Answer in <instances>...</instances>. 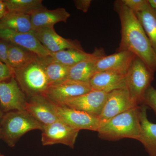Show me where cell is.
<instances>
[{
	"mask_svg": "<svg viewBox=\"0 0 156 156\" xmlns=\"http://www.w3.org/2000/svg\"><path fill=\"white\" fill-rule=\"evenodd\" d=\"M114 9L119 15L121 27V41L116 52L134 53L155 73L156 53L135 13L122 0L115 1Z\"/></svg>",
	"mask_w": 156,
	"mask_h": 156,
	"instance_id": "6da1fadb",
	"label": "cell"
},
{
	"mask_svg": "<svg viewBox=\"0 0 156 156\" xmlns=\"http://www.w3.org/2000/svg\"><path fill=\"white\" fill-rule=\"evenodd\" d=\"M135 14L156 53V10L149 3L143 10Z\"/></svg>",
	"mask_w": 156,
	"mask_h": 156,
	"instance_id": "44dd1931",
	"label": "cell"
},
{
	"mask_svg": "<svg viewBox=\"0 0 156 156\" xmlns=\"http://www.w3.org/2000/svg\"><path fill=\"white\" fill-rule=\"evenodd\" d=\"M143 104L149 106L156 114V89L152 86L149 87L146 92Z\"/></svg>",
	"mask_w": 156,
	"mask_h": 156,
	"instance_id": "484cf974",
	"label": "cell"
},
{
	"mask_svg": "<svg viewBox=\"0 0 156 156\" xmlns=\"http://www.w3.org/2000/svg\"><path fill=\"white\" fill-rule=\"evenodd\" d=\"M9 44L8 42L0 40V61L7 65H8V56Z\"/></svg>",
	"mask_w": 156,
	"mask_h": 156,
	"instance_id": "f1b7e54d",
	"label": "cell"
},
{
	"mask_svg": "<svg viewBox=\"0 0 156 156\" xmlns=\"http://www.w3.org/2000/svg\"><path fill=\"white\" fill-rule=\"evenodd\" d=\"M0 28L7 29L21 33H32L30 15L7 12L0 20Z\"/></svg>",
	"mask_w": 156,
	"mask_h": 156,
	"instance_id": "ffe728a7",
	"label": "cell"
},
{
	"mask_svg": "<svg viewBox=\"0 0 156 156\" xmlns=\"http://www.w3.org/2000/svg\"><path fill=\"white\" fill-rule=\"evenodd\" d=\"M27 101L26 95L14 76L0 83V106L4 113L25 110Z\"/></svg>",
	"mask_w": 156,
	"mask_h": 156,
	"instance_id": "9c48e42d",
	"label": "cell"
},
{
	"mask_svg": "<svg viewBox=\"0 0 156 156\" xmlns=\"http://www.w3.org/2000/svg\"><path fill=\"white\" fill-rule=\"evenodd\" d=\"M0 40L30 50L41 58L50 56V52L46 50L32 33H21L0 28Z\"/></svg>",
	"mask_w": 156,
	"mask_h": 156,
	"instance_id": "5bb4252c",
	"label": "cell"
},
{
	"mask_svg": "<svg viewBox=\"0 0 156 156\" xmlns=\"http://www.w3.org/2000/svg\"><path fill=\"white\" fill-rule=\"evenodd\" d=\"M0 139H1V127H0ZM2 154L1 153H0V155Z\"/></svg>",
	"mask_w": 156,
	"mask_h": 156,
	"instance_id": "836d02e7",
	"label": "cell"
},
{
	"mask_svg": "<svg viewBox=\"0 0 156 156\" xmlns=\"http://www.w3.org/2000/svg\"><path fill=\"white\" fill-rule=\"evenodd\" d=\"M105 55L103 48H95L92 56L70 68L67 79L89 83L97 61Z\"/></svg>",
	"mask_w": 156,
	"mask_h": 156,
	"instance_id": "ac0fdd59",
	"label": "cell"
},
{
	"mask_svg": "<svg viewBox=\"0 0 156 156\" xmlns=\"http://www.w3.org/2000/svg\"><path fill=\"white\" fill-rule=\"evenodd\" d=\"M92 53H86L84 50L67 49L50 53V56L54 61L71 67L92 56Z\"/></svg>",
	"mask_w": 156,
	"mask_h": 156,
	"instance_id": "cb8c5ba5",
	"label": "cell"
},
{
	"mask_svg": "<svg viewBox=\"0 0 156 156\" xmlns=\"http://www.w3.org/2000/svg\"><path fill=\"white\" fill-rule=\"evenodd\" d=\"M126 75L113 71H104L94 74L90 81L92 90L108 93L117 89L126 88Z\"/></svg>",
	"mask_w": 156,
	"mask_h": 156,
	"instance_id": "9a60e30c",
	"label": "cell"
},
{
	"mask_svg": "<svg viewBox=\"0 0 156 156\" xmlns=\"http://www.w3.org/2000/svg\"><path fill=\"white\" fill-rule=\"evenodd\" d=\"M0 156H4V155L1 154V155H0Z\"/></svg>",
	"mask_w": 156,
	"mask_h": 156,
	"instance_id": "e575fe53",
	"label": "cell"
},
{
	"mask_svg": "<svg viewBox=\"0 0 156 156\" xmlns=\"http://www.w3.org/2000/svg\"><path fill=\"white\" fill-rule=\"evenodd\" d=\"M92 1L91 0H75L73 1L75 6L78 10H80L84 13H87L89 11Z\"/></svg>",
	"mask_w": 156,
	"mask_h": 156,
	"instance_id": "f546056e",
	"label": "cell"
},
{
	"mask_svg": "<svg viewBox=\"0 0 156 156\" xmlns=\"http://www.w3.org/2000/svg\"><path fill=\"white\" fill-rule=\"evenodd\" d=\"M136 55L127 51L103 56L95 65L94 73L104 71H113L126 75Z\"/></svg>",
	"mask_w": 156,
	"mask_h": 156,
	"instance_id": "2e32d148",
	"label": "cell"
},
{
	"mask_svg": "<svg viewBox=\"0 0 156 156\" xmlns=\"http://www.w3.org/2000/svg\"><path fill=\"white\" fill-rule=\"evenodd\" d=\"M151 7L156 10V0H148Z\"/></svg>",
	"mask_w": 156,
	"mask_h": 156,
	"instance_id": "1f68e13d",
	"label": "cell"
},
{
	"mask_svg": "<svg viewBox=\"0 0 156 156\" xmlns=\"http://www.w3.org/2000/svg\"><path fill=\"white\" fill-rule=\"evenodd\" d=\"M138 106L131 99L126 88L117 89L108 93L98 119L100 125L117 115Z\"/></svg>",
	"mask_w": 156,
	"mask_h": 156,
	"instance_id": "8fae6325",
	"label": "cell"
},
{
	"mask_svg": "<svg viewBox=\"0 0 156 156\" xmlns=\"http://www.w3.org/2000/svg\"><path fill=\"white\" fill-rule=\"evenodd\" d=\"M25 110L43 126L50 125L59 120L54 109V103L44 95L30 98L27 102Z\"/></svg>",
	"mask_w": 156,
	"mask_h": 156,
	"instance_id": "4fadbf2b",
	"label": "cell"
},
{
	"mask_svg": "<svg viewBox=\"0 0 156 156\" xmlns=\"http://www.w3.org/2000/svg\"><path fill=\"white\" fill-rule=\"evenodd\" d=\"M7 12L31 15L44 8L42 0H3Z\"/></svg>",
	"mask_w": 156,
	"mask_h": 156,
	"instance_id": "d4e9b609",
	"label": "cell"
},
{
	"mask_svg": "<svg viewBox=\"0 0 156 156\" xmlns=\"http://www.w3.org/2000/svg\"><path fill=\"white\" fill-rule=\"evenodd\" d=\"M41 58L50 86L67 79L70 67L54 61L50 56Z\"/></svg>",
	"mask_w": 156,
	"mask_h": 156,
	"instance_id": "603a6c76",
	"label": "cell"
},
{
	"mask_svg": "<svg viewBox=\"0 0 156 156\" xmlns=\"http://www.w3.org/2000/svg\"><path fill=\"white\" fill-rule=\"evenodd\" d=\"M92 90L89 83L66 79L49 86L44 94L53 103L62 105L69 98L77 97Z\"/></svg>",
	"mask_w": 156,
	"mask_h": 156,
	"instance_id": "8992f818",
	"label": "cell"
},
{
	"mask_svg": "<svg viewBox=\"0 0 156 156\" xmlns=\"http://www.w3.org/2000/svg\"><path fill=\"white\" fill-rule=\"evenodd\" d=\"M13 71L20 87L29 97L44 95L50 86L40 57L24 67Z\"/></svg>",
	"mask_w": 156,
	"mask_h": 156,
	"instance_id": "277c9868",
	"label": "cell"
},
{
	"mask_svg": "<svg viewBox=\"0 0 156 156\" xmlns=\"http://www.w3.org/2000/svg\"><path fill=\"white\" fill-rule=\"evenodd\" d=\"M7 12L5 5L3 0H0V20Z\"/></svg>",
	"mask_w": 156,
	"mask_h": 156,
	"instance_id": "4dcf8cb0",
	"label": "cell"
},
{
	"mask_svg": "<svg viewBox=\"0 0 156 156\" xmlns=\"http://www.w3.org/2000/svg\"><path fill=\"white\" fill-rule=\"evenodd\" d=\"M97 132L101 139L116 141L123 138L139 140L141 133L140 106L117 115L100 125Z\"/></svg>",
	"mask_w": 156,
	"mask_h": 156,
	"instance_id": "7a4b0ae2",
	"label": "cell"
},
{
	"mask_svg": "<svg viewBox=\"0 0 156 156\" xmlns=\"http://www.w3.org/2000/svg\"><path fill=\"white\" fill-rule=\"evenodd\" d=\"M14 76V71L10 66L0 61V83Z\"/></svg>",
	"mask_w": 156,
	"mask_h": 156,
	"instance_id": "83f0119b",
	"label": "cell"
},
{
	"mask_svg": "<svg viewBox=\"0 0 156 156\" xmlns=\"http://www.w3.org/2000/svg\"><path fill=\"white\" fill-rule=\"evenodd\" d=\"M79 131L58 120L44 126L41 134L42 144L49 146L61 144L73 148Z\"/></svg>",
	"mask_w": 156,
	"mask_h": 156,
	"instance_id": "52a82bcc",
	"label": "cell"
},
{
	"mask_svg": "<svg viewBox=\"0 0 156 156\" xmlns=\"http://www.w3.org/2000/svg\"><path fill=\"white\" fill-rule=\"evenodd\" d=\"M54 106L59 120L74 129L97 131L100 126V121L97 117L65 105L54 103Z\"/></svg>",
	"mask_w": 156,
	"mask_h": 156,
	"instance_id": "ba28073f",
	"label": "cell"
},
{
	"mask_svg": "<svg viewBox=\"0 0 156 156\" xmlns=\"http://www.w3.org/2000/svg\"><path fill=\"white\" fill-rule=\"evenodd\" d=\"M108 93L92 90L89 92L64 101L62 105L80 111L97 117L100 115Z\"/></svg>",
	"mask_w": 156,
	"mask_h": 156,
	"instance_id": "30bf717a",
	"label": "cell"
},
{
	"mask_svg": "<svg viewBox=\"0 0 156 156\" xmlns=\"http://www.w3.org/2000/svg\"><path fill=\"white\" fill-rule=\"evenodd\" d=\"M154 72L135 56L126 74V89L136 105L143 104L144 95L153 80Z\"/></svg>",
	"mask_w": 156,
	"mask_h": 156,
	"instance_id": "5b68a950",
	"label": "cell"
},
{
	"mask_svg": "<svg viewBox=\"0 0 156 156\" xmlns=\"http://www.w3.org/2000/svg\"><path fill=\"white\" fill-rule=\"evenodd\" d=\"M4 113L2 111V109H1V106H0V121L2 119V118L4 115Z\"/></svg>",
	"mask_w": 156,
	"mask_h": 156,
	"instance_id": "d6a6232c",
	"label": "cell"
},
{
	"mask_svg": "<svg viewBox=\"0 0 156 156\" xmlns=\"http://www.w3.org/2000/svg\"><path fill=\"white\" fill-rule=\"evenodd\" d=\"M147 108L144 105L140 106L141 133L138 141L144 146L149 156H156V123L149 120Z\"/></svg>",
	"mask_w": 156,
	"mask_h": 156,
	"instance_id": "d6986e66",
	"label": "cell"
},
{
	"mask_svg": "<svg viewBox=\"0 0 156 156\" xmlns=\"http://www.w3.org/2000/svg\"><path fill=\"white\" fill-rule=\"evenodd\" d=\"M123 4L134 13L142 11L149 4L148 0H122Z\"/></svg>",
	"mask_w": 156,
	"mask_h": 156,
	"instance_id": "4316f807",
	"label": "cell"
},
{
	"mask_svg": "<svg viewBox=\"0 0 156 156\" xmlns=\"http://www.w3.org/2000/svg\"><path fill=\"white\" fill-rule=\"evenodd\" d=\"M70 14L64 8L49 10L45 7L37 10L30 15L33 30L53 28L56 23L67 22Z\"/></svg>",
	"mask_w": 156,
	"mask_h": 156,
	"instance_id": "e0dca14e",
	"label": "cell"
},
{
	"mask_svg": "<svg viewBox=\"0 0 156 156\" xmlns=\"http://www.w3.org/2000/svg\"><path fill=\"white\" fill-rule=\"evenodd\" d=\"M38 56L30 50L9 44L8 50V65L12 69L24 67L37 58Z\"/></svg>",
	"mask_w": 156,
	"mask_h": 156,
	"instance_id": "7402d4cb",
	"label": "cell"
},
{
	"mask_svg": "<svg viewBox=\"0 0 156 156\" xmlns=\"http://www.w3.org/2000/svg\"><path fill=\"white\" fill-rule=\"evenodd\" d=\"M32 33L50 53L67 49L83 50L80 42L64 38L55 31L54 27L37 29Z\"/></svg>",
	"mask_w": 156,
	"mask_h": 156,
	"instance_id": "7c38bea8",
	"label": "cell"
},
{
	"mask_svg": "<svg viewBox=\"0 0 156 156\" xmlns=\"http://www.w3.org/2000/svg\"><path fill=\"white\" fill-rule=\"evenodd\" d=\"M43 127L26 110L8 112L0 121L1 139L13 147L26 133L34 130L42 131Z\"/></svg>",
	"mask_w": 156,
	"mask_h": 156,
	"instance_id": "3957f363",
	"label": "cell"
}]
</instances>
